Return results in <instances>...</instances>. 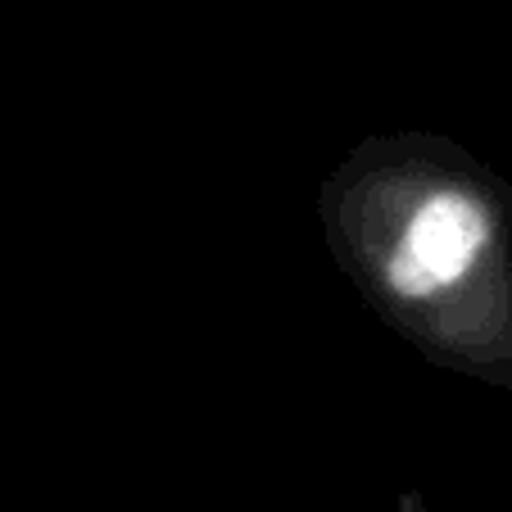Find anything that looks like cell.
Wrapping results in <instances>:
<instances>
[{
    "label": "cell",
    "instance_id": "cell-1",
    "mask_svg": "<svg viewBox=\"0 0 512 512\" xmlns=\"http://www.w3.org/2000/svg\"><path fill=\"white\" fill-rule=\"evenodd\" d=\"M336 236L368 290L445 358L512 363V232L503 200L454 164L386 159L340 191Z\"/></svg>",
    "mask_w": 512,
    "mask_h": 512
}]
</instances>
